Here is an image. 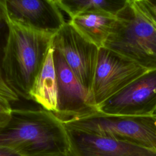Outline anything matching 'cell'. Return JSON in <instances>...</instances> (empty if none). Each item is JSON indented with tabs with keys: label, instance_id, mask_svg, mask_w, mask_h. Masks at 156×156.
Segmentation results:
<instances>
[{
	"label": "cell",
	"instance_id": "cell-1",
	"mask_svg": "<svg viewBox=\"0 0 156 156\" xmlns=\"http://www.w3.org/2000/svg\"><path fill=\"white\" fill-rule=\"evenodd\" d=\"M0 146L21 156H55L69 152L66 129L51 112L13 108L0 127Z\"/></svg>",
	"mask_w": 156,
	"mask_h": 156
},
{
	"label": "cell",
	"instance_id": "cell-2",
	"mask_svg": "<svg viewBox=\"0 0 156 156\" xmlns=\"http://www.w3.org/2000/svg\"><path fill=\"white\" fill-rule=\"evenodd\" d=\"M2 10L7 36L3 49L1 72L7 85L18 96L31 100L32 87L55 34L23 26L10 20Z\"/></svg>",
	"mask_w": 156,
	"mask_h": 156
},
{
	"label": "cell",
	"instance_id": "cell-3",
	"mask_svg": "<svg viewBox=\"0 0 156 156\" xmlns=\"http://www.w3.org/2000/svg\"><path fill=\"white\" fill-rule=\"evenodd\" d=\"M147 70L156 69V28L127 0L117 13L104 46Z\"/></svg>",
	"mask_w": 156,
	"mask_h": 156
},
{
	"label": "cell",
	"instance_id": "cell-4",
	"mask_svg": "<svg viewBox=\"0 0 156 156\" xmlns=\"http://www.w3.org/2000/svg\"><path fill=\"white\" fill-rule=\"evenodd\" d=\"M63 123L91 133L156 151L154 116L113 115L99 112Z\"/></svg>",
	"mask_w": 156,
	"mask_h": 156
},
{
	"label": "cell",
	"instance_id": "cell-5",
	"mask_svg": "<svg viewBox=\"0 0 156 156\" xmlns=\"http://www.w3.org/2000/svg\"><path fill=\"white\" fill-rule=\"evenodd\" d=\"M147 69L131 60L108 49H99L90 100L98 107Z\"/></svg>",
	"mask_w": 156,
	"mask_h": 156
},
{
	"label": "cell",
	"instance_id": "cell-6",
	"mask_svg": "<svg viewBox=\"0 0 156 156\" xmlns=\"http://www.w3.org/2000/svg\"><path fill=\"white\" fill-rule=\"evenodd\" d=\"M52 46L64 58L90 99L99 48L83 38L68 21L54 35Z\"/></svg>",
	"mask_w": 156,
	"mask_h": 156
},
{
	"label": "cell",
	"instance_id": "cell-7",
	"mask_svg": "<svg viewBox=\"0 0 156 156\" xmlns=\"http://www.w3.org/2000/svg\"><path fill=\"white\" fill-rule=\"evenodd\" d=\"M98 110L107 115L151 116L156 113V69L148 70L109 98Z\"/></svg>",
	"mask_w": 156,
	"mask_h": 156
},
{
	"label": "cell",
	"instance_id": "cell-8",
	"mask_svg": "<svg viewBox=\"0 0 156 156\" xmlns=\"http://www.w3.org/2000/svg\"><path fill=\"white\" fill-rule=\"evenodd\" d=\"M53 57L58 87L56 117L63 123L99 112L62 56L54 49Z\"/></svg>",
	"mask_w": 156,
	"mask_h": 156
},
{
	"label": "cell",
	"instance_id": "cell-9",
	"mask_svg": "<svg viewBox=\"0 0 156 156\" xmlns=\"http://www.w3.org/2000/svg\"><path fill=\"white\" fill-rule=\"evenodd\" d=\"M6 15L36 30L56 34L66 23L56 0H0Z\"/></svg>",
	"mask_w": 156,
	"mask_h": 156
},
{
	"label": "cell",
	"instance_id": "cell-10",
	"mask_svg": "<svg viewBox=\"0 0 156 156\" xmlns=\"http://www.w3.org/2000/svg\"><path fill=\"white\" fill-rule=\"evenodd\" d=\"M63 124L71 156H156V151Z\"/></svg>",
	"mask_w": 156,
	"mask_h": 156
},
{
	"label": "cell",
	"instance_id": "cell-11",
	"mask_svg": "<svg viewBox=\"0 0 156 156\" xmlns=\"http://www.w3.org/2000/svg\"><path fill=\"white\" fill-rule=\"evenodd\" d=\"M116 21V16L103 12H85L68 21L86 40L99 49L104 46Z\"/></svg>",
	"mask_w": 156,
	"mask_h": 156
},
{
	"label": "cell",
	"instance_id": "cell-12",
	"mask_svg": "<svg viewBox=\"0 0 156 156\" xmlns=\"http://www.w3.org/2000/svg\"><path fill=\"white\" fill-rule=\"evenodd\" d=\"M53 54L54 49L51 46L32 87L30 98L43 109L55 114L57 111L58 87Z\"/></svg>",
	"mask_w": 156,
	"mask_h": 156
},
{
	"label": "cell",
	"instance_id": "cell-13",
	"mask_svg": "<svg viewBox=\"0 0 156 156\" xmlns=\"http://www.w3.org/2000/svg\"><path fill=\"white\" fill-rule=\"evenodd\" d=\"M127 0H56L61 9L69 17L85 12H103L114 16L125 6Z\"/></svg>",
	"mask_w": 156,
	"mask_h": 156
},
{
	"label": "cell",
	"instance_id": "cell-14",
	"mask_svg": "<svg viewBox=\"0 0 156 156\" xmlns=\"http://www.w3.org/2000/svg\"><path fill=\"white\" fill-rule=\"evenodd\" d=\"M19 100V96L9 87L0 71V105L12 110V104Z\"/></svg>",
	"mask_w": 156,
	"mask_h": 156
},
{
	"label": "cell",
	"instance_id": "cell-15",
	"mask_svg": "<svg viewBox=\"0 0 156 156\" xmlns=\"http://www.w3.org/2000/svg\"><path fill=\"white\" fill-rule=\"evenodd\" d=\"M133 2L144 16L156 28V5L150 0H133Z\"/></svg>",
	"mask_w": 156,
	"mask_h": 156
},
{
	"label": "cell",
	"instance_id": "cell-16",
	"mask_svg": "<svg viewBox=\"0 0 156 156\" xmlns=\"http://www.w3.org/2000/svg\"><path fill=\"white\" fill-rule=\"evenodd\" d=\"M12 110H9L0 105V127L5 125L10 118Z\"/></svg>",
	"mask_w": 156,
	"mask_h": 156
},
{
	"label": "cell",
	"instance_id": "cell-17",
	"mask_svg": "<svg viewBox=\"0 0 156 156\" xmlns=\"http://www.w3.org/2000/svg\"><path fill=\"white\" fill-rule=\"evenodd\" d=\"M0 156H21L18 154L16 153L15 151L4 147L0 146Z\"/></svg>",
	"mask_w": 156,
	"mask_h": 156
},
{
	"label": "cell",
	"instance_id": "cell-18",
	"mask_svg": "<svg viewBox=\"0 0 156 156\" xmlns=\"http://www.w3.org/2000/svg\"><path fill=\"white\" fill-rule=\"evenodd\" d=\"M4 26H6V24H5L3 12L0 4V29H1Z\"/></svg>",
	"mask_w": 156,
	"mask_h": 156
},
{
	"label": "cell",
	"instance_id": "cell-19",
	"mask_svg": "<svg viewBox=\"0 0 156 156\" xmlns=\"http://www.w3.org/2000/svg\"><path fill=\"white\" fill-rule=\"evenodd\" d=\"M55 156H71V155L70 153L68 152L65 154H61V155H55Z\"/></svg>",
	"mask_w": 156,
	"mask_h": 156
},
{
	"label": "cell",
	"instance_id": "cell-20",
	"mask_svg": "<svg viewBox=\"0 0 156 156\" xmlns=\"http://www.w3.org/2000/svg\"><path fill=\"white\" fill-rule=\"evenodd\" d=\"M152 2V3L156 5V0H154V1H151Z\"/></svg>",
	"mask_w": 156,
	"mask_h": 156
},
{
	"label": "cell",
	"instance_id": "cell-21",
	"mask_svg": "<svg viewBox=\"0 0 156 156\" xmlns=\"http://www.w3.org/2000/svg\"><path fill=\"white\" fill-rule=\"evenodd\" d=\"M154 116H155V118H156V113H155V115H154Z\"/></svg>",
	"mask_w": 156,
	"mask_h": 156
}]
</instances>
